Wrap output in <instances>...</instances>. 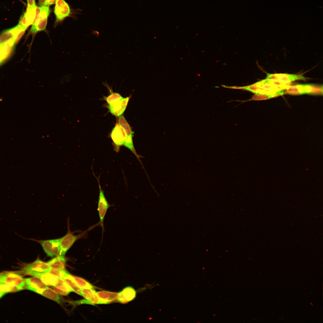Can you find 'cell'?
<instances>
[{
    "label": "cell",
    "mask_w": 323,
    "mask_h": 323,
    "mask_svg": "<svg viewBox=\"0 0 323 323\" xmlns=\"http://www.w3.org/2000/svg\"><path fill=\"white\" fill-rule=\"evenodd\" d=\"M288 86L267 83L263 80L243 88L258 96H263V99L283 95L284 93V89L287 88Z\"/></svg>",
    "instance_id": "1"
},
{
    "label": "cell",
    "mask_w": 323,
    "mask_h": 323,
    "mask_svg": "<svg viewBox=\"0 0 323 323\" xmlns=\"http://www.w3.org/2000/svg\"><path fill=\"white\" fill-rule=\"evenodd\" d=\"M0 285L6 293L22 290L25 284V280L19 273L7 272L0 274Z\"/></svg>",
    "instance_id": "2"
},
{
    "label": "cell",
    "mask_w": 323,
    "mask_h": 323,
    "mask_svg": "<svg viewBox=\"0 0 323 323\" xmlns=\"http://www.w3.org/2000/svg\"><path fill=\"white\" fill-rule=\"evenodd\" d=\"M50 10L48 6H36L35 18L29 33L34 35L45 30Z\"/></svg>",
    "instance_id": "3"
},
{
    "label": "cell",
    "mask_w": 323,
    "mask_h": 323,
    "mask_svg": "<svg viewBox=\"0 0 323 323\" xmlns=\"http://www.w3.org/2000/svg\"><path fill=\"white\" fill-rule=\"evenodd\" d=\"M306 78L302 74H267L266 78L263 80L267 83L278 85L284 86L297 80H305Z\"/></svg>",
    "instance_id": "4"
},
{
    "label": "cell",
    "mask_w": 323,
    "mask_h": 323,
    "mask_svg": "<svg viewBox=\"0 0 323 323\" xmlns=\"http://www.w3.org/2000/svg\"><path fill=\"white\" fill-rule=\"evenodd\" d=\"M118 123L124 129L125 133L126 139L123 146L129 150L136 157L144 169L145 172L146 173V171L140 159L141 158H143V157L138 154L136 151L133 143L132 129L123 115H121L119 117Z\"/></svg>",
    "instance_id": "5"
},
{
    "label": "cell",
    "mask_w": 323,
    "mask_h": 323,
    "mask_svg": "<svg viewBox=\"0 0 323 323\" xmlns=\"http://www.w3.org/2000/svg\"><path fill=\"white\" fill-rule=\"evenodd\" d=\"M97 226L96 224L82 233L77 235H75L71 231L69 225L68 224V231L66 234L60 238V255H64L77 240L85 237L88 231L89 230H91Z\"/></svg>",
    "instance_id": "6"
},
{
    "label": "cell",
    "mask_w": 323,
    "mask_h": 323,
    "mask_svg": "<svg viewBox=\"0 0 323 323\" xmlns=\"http://www.w3.org/2000/svg\"><path fill=\"white\" fill-rule=\"evenodd\" d=\"M94 175H95L94 174ZM95 176L97 180L99 187V193L97 211L99 217V221L98 223V226L100 225L102 228V238L101 243V244L104 231V218L108 209L112 205L109 204L105 197L104 191L102 189L100 185L99 177H97Z\"/></svg>",
    "instance_id": "7"
},
{
    "label": "cell",
    "mask_w": 323,
    "mask_h": 323,
    "mask_svg": "<svg viewBox=\"0 0 323 323\" xmlns=\"http://www.w3.org/2000/svg\"><path fill=\"white\" fill-rule=\"evenodd\" d=\"M39 243L48 256L53 257L60 255V238L56 239L36 240Z\"/></svg>",
    "instance_id": "8"
},
{
    "label": "cell",
    "mask_w": 323,
    "mask_h": 323,
    "mask_svg": "<svg viewBox=\"0 0 323 323\" xmlns=\"http://www.w3.org/2000/svg\"><path fill=\"white\" fill-rule=\"evenodd\" d=\"M110 137L113 141L115 151L118 153L121 147L123 145L126 139V134L124 129L117 123L110 134Z\"/></svg>",
    "instance_id": "9"
},
{
    "label": "cell",
    "mask_w": 323,
    "mask_h": 323,
    "mask_svg": "<svg viewBox=\"0 0 323 323\" xmlns=\"http://www.w3.org/2000/svg\"><path fill=\"white\" fill-rule=\"evenodd\" d=\"M51 269L47 262L45 263L37 259L33 263L24 267L21 272L26 275L32 271L49 273Z\"/></svg>",
    "instance_id": "10"
},
{
    "label": "cell",
    "mask_w": 323,
    "mask_h": 323,
    "mask_svg": "<svg viewBox=\"0 0 323 323\" xmlns=\"http://www.w3.org/2000/svg\"><path fill=\"white\" fill-rule=\"evenodd\" d=\"M54 13L57 22L69 16L70 10L68 4L64 0H57L55 2Z\"/></svg>",
    "instance_id": "11"
},
{
    "label": "cell",
    "mask_w": 323,
    "mask_h": 323,
    "mask_svg": "<svg viewBox=\"0 0 323 323\" xmlns=\"http://www.w3.org/2000/svg\"><path fill=\"white\" fill-rule=\"evenodd\" d=\"M36 6L28 7L26 11L21 16L19 24L24 28L26 29L28 27L32 25L36 16Z\"/></svg>",
    "instance_id": "12"
},
{
    "label": "cell",
    "mask_w": 323,
    "mask_h": 323,
    "mask_svg": "<svg viewBox=\"0 0 323 323\" xmlns=\"http://www.w3.org/2000/svg\"><path fill=\"white\" fill-rule=\"evenodd\" d=\"M130 97L123 98L112 105L108 106L107 108L110 112L117 117L121 115L127 108Z\"/></svg>",
    "instance_id": "13"
},
{
    "label": "cell",
    "mask_w": 323,
    "mask_h": 323,
    "mask_svg": "<svg viewBox=\"0 0 323 323\" xmlns=\"http://www.w3.org/2000/svg\"><path fill=\"white\" fill-rule=\"evenodd\" d=\"M27 275L38 277L47 285L52 286L56 285L59 278L50 273L34 271L31 272Z\"/></svg>",
    "instance_id": "14"
},
{
    "label": "cell",
    "mask_w": 323,
    "mask_h": 323,
    "mask_svg": "<svg viewBox=\"0 0 323 323\" xmlns=\"http://www.w3.org/2000/svg\"><path fill=\"white\" fill-rule=\"evenodd\" d=\"M26 288L28 290L32 291L34 292L54 301L56 302L60 303L61 302V299L58 294L53 290L48 287L45 289H36L26 287Z\"/></svg>",
    "instance_id": "15"
},
{
    "label": "cell",
    "mask_w": 323,
    "mask_h": 323,
    "mask_svg": "<svg viewBox=\"0 0 323 323\" xmlns=\"http://www.w3.org/2000/svg\"><path fill=\"white\" fill-rule=\"evenodd\" d=\"M136 292L133 288L128 287L118 293L117 300L119 302L126 303L133 299L136 296Z\"/></svg>",
    "instance_id": "16"
},
{
    "label": "cell",
    "mask_w": 323,
    "mask_h": 323,
    "mask_svg": "<svg viewBox=\"0 0 323 323\" xmlns=\"http://www.w3.org/2000/svg\"><path fill=\"white\" fill-rule=\"evenodd\" d=\"M15 44L12 40L0 43V64L9 56Z\"/></svg>",
    "instance_id": "17"
},
{
    "label": "cell",
    "mask_w": 323,
    "mask_h": 323,
    "mask_svg": "<svg viewBox=\"0 0 323 323\" xmlns=\"http://www.w3.org/2000/svg\"><path fill=\"white\" fill-rule=\"evenodd\" d=\"M100 300V304H108L117 299L118 293L107 291L96 292Z\"/></svg>",
    "instance_id": "18"
},
{
    "label": "cell",
    "mask_w": 323,
    "mask_h": 323,
    "mask_svg": "<svg viewBox=\"0 0 323 323\" xmlns=\"http://www.w3.org/2000/svg\"><path fill=\"white\" fill-rule=\"evenodd\" d=\"M311 84H297L287 87V92L292 94H302L310 93L313 89Z\"/></svg>",
    "instance_id": "19"
},
{
    "label": "cell",
    "mask_w": 323,
    "mask_h": 323,
    "mask_svg": "<svg viewBox=\"0 0 323 323\" xmlns=\"http://www.w3.org/2000/svg\"><path fill=\"white\" fill-rule=\"evenodd\" d=\"M66 260L62 255H59L51 259L47 263L51 268L58 270H64Z\"/></svg>",
    "instance_id": "20"
},
{
    "label": "cell",
    "mask_w": 323,
    "mask_h": 323,
    "mask_svg": "<svg viewBox=\"0 0 323 323\" xmlns=\"http://www.w3.org/2000/svg\"><path fill=\"white\" fill-rule=\"evenodd\" d=\"M82 291V296L88 300L91 305L100 304V301L97 292L93 289L81 288Z\"/></svg>",
    "instance_id": "21"
},
{
    "label": "cell",
    "mask_w": 323,
    "mask_h": 323,
    "mask_svg": "<svg viewBox=\"0 0 323 323\" xmlns=\"http://www.w3.org/2000/svg\"><path fill=\"white\" fill-rule=\"evenodd\" d=\"M25 281L27 287L41 289L48 287L47 285L41 279L36 277L25 278Z\"/></svg>",
    "instance_id": "22"
},
{
    "label": "cell",
    "mask_w": 323,
    "mask_h": 323,
    "mask_svg": "<svg viewBox=\"0 0 323 323\" xmlns=\"http://www.w3.org/2000/svg\"><path fill=\"white\" fill-rule=\"evenodd\" d=\"M65 281L73 290L74 292L78 294L82 295V291L81 288L78 285L72 275L69 272L62 278Z\"/></svg>",
    "instance_id": "23"
},
{
    "label": "cell",
    "mask_w": 323,
    "mask_h": 323,
    "mask_svg": "<svg viewBox=\"0 0 323 323\" xmlns=\"http://www.w3.org/2000/svg\"><path fill=\"white\" fill-rule=\"evenodd\" d=\"M123 97L118 93L112 92L108 96L105 97L104 99L108 105H111L120 100Z\"/></svg>",
    "instance_id": "24"
},
{
    "label": "cell",
    "mask_w": 323,
    "mask_h": 323,
    "mask_svg": "<svg viewBox=\"0 0 323 323\" xmlns=\"http://www.w3.org/2000/svg\"><path fill=\"white\" fill-rule=\"evenodd\" d=\"M72 276L80 288L93 289V286L84 279L76 276L72 275Z\"/></svg>",
    "instance_id": "25"
},
{
    "label": "cell",
    "mask_w": 323,
    "mask_h": 323,
    "mask_svg": "<svg viewBox=\"0 0 323 323\" xmlns=\"http://www.w3.org/2000/svg\"><path fill=\"white\" fill-rule=\"evenodd\" d=\"M54 286L65 291L74 292L70 286L63 280L58 278V281Z\"/></svg>",
    "instance_id": "26"
},
{
    "label": "cell",
    "mask_w": 323,
    "mask_h": 323,
    "mask_svg": "<svg viewBox=\"0 0 323 323\" xmlns=\"http://www.w3.org/2000/svg\"><path fill=\"white\" fill-rule=\"evenodd\" d=\"M68 272L65 270H61L52 268L49 273L62 278L67 274Z\"/></svg>",
    "instance_id": "27"
},
{
    "label": "cell",
    "mask_w": 323,
    "mask_h": 323,
    "mask_svg": "<svg viewBox=\"0 0 323 323\" xmlns=\"http://www.w3.org/2000/svg\"><path fill=\"white\" fill-rule=\"evenodd\" d=\"M52 288L53 290L57 294L61 295H66L70 292L61 290L54 286H53Z\"/></svg>",
    "instance_id": "28"
},
{
    "label": "cell",
    "mask_w": 323,
    "mask_h": 323,
    "mask_svg": "<svg viewBox=\"0 0 323 323\" xmlns=\"http://www.w3.org/2000/svg\"><path fill=\"white\" fill-rule=\"evenodd\" d=\"M71 303L74 305H79L82 304H90L91 305V303L87 299L85 298L84 299L81 300H80L71 302Z\"/></svg>",
    "instance_id": "29"
},
{
    "label": "cell",
    "mask_w": 323,
    "mask_h": 323,
    "mask_svg": "<svg viewBox=\"0 0 323 323\" xmlns=\"http://www.w3.org/2000/svg\"><path fill=\"white\" fill-rule=\"evenodd\" d=\"M27 7H32L36 6L35 0H27Z\"/></svg>",
    "instance_id": "30"
},
{
    "label": "cell",
    "mask_w": 323,
    "mask_h": 323,
    "mask_svg": "<svg viewBox=\"0 0 323 323\" xmlns=\"http://www.w3.org/2000/svg\"><path fill=\"white\" fill-rule=\"evenodd\" d=\"M57 0H47L45 6H49L55 3Z\"/></svg>",
    "instance_id": "31"
},
{
    "label": "cell",
    "mask_w": 323,
    "mask_h": 323,
    "mask_svg": "<svg viewBox=\"0 0 323 323\" xmlns=\"http://www.w3.org/2000/svg\"><path fill=\"white\" fill-rule=\"evenodd\" d=\"M47 0H39L38 4L39 6H45Z\"/></svg>",
    "instance_id": "32"
}]
</instances>
